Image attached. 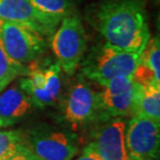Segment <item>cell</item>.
Listing matches in <instances>:
<instances>
[{
  "label": "cell",
  "mask_w": 160,
  "mask_h": 160,
  "mask_svg": "<svg viewBox=\"0 0 160 160\" xmlns=\"http://www.w3.org/2000/svg\"><path fill=\"white\" fill-rule=\"evenodd\" d=\"M0 128H1V124H0Z\"/></svg>",
  "instance_id": "44dd1931"
},
{
  "label": "cell",
  "mask_w": 160,
  "mask_h": 160,
  "mask_svg": "<svg viewBox=\"0 0 160 160\" xmlns=\"http://www.w3.org/2000/svg\"><path fill=\"white\" fill-rule=\"evenodd\" d=\"M51 48L60 69L73 75L88 48V38L80 18L76 14L62 19L51 37Z\"/></svg>",
  "instance_id": "3957f363"
},
{
  "label": "cell",
  "mask_w": 160,
  "mask_h": 160,
  "mask_svg": "<svg viewBox=\"0 0 160 160\" xmlns=\"http://www.w3.org/2000/svg\"><path fill=\"white\" fill-rule=\"evenodd\" d=\"M76 160H102L100 155L96 149V146L94 142L88 143V146L83 149L82 154L79 156V157Z\"/></svg>",
  "instance_id": "d6986e66"
},
{
  "label": "cell",
  "mask_w": 160,
  "mask_h": 160,
  "mask_svg": "<svg viewBox=\"0 0 160 160\" xmlns=\"http://www.w3.org/2000/svg\"><path fill=\"white\" fill-rule=\"evenodd\" d=\"M88 21L120 49L142 52L150 40L145 0H103L88 9Z\"/></svg>",
  "instance_id": "6da1fadb"
},
{
  "label": "cell",
  "mask_w": 160,
  "mask_h": 160,
  "mask_svg": "<svg viewBox=\"0 0 160 160\" xmlns=\"http://www.w3.org/2000/svg\"><path fill=\"white\" fill-rule=\"evenodd\" d=\"M42 14L60 23L62 19L75 14L71 0H28Z\"/></svg>",
  "instance_id": "4fadbf2b"
},
{
  "label": "cell",
  "mask_w": 160,
  "mask_h": 160,
  "mask_svg": "<svg viewBox=\"0 0 160 160\" xmlns=\"http://www.w3.org/2000/svg\"><path fill=\"white\" fill-rule=\"evenodd\" d=\"M30 99L21 88L11 86L0 94V124L8 127L23 119L31 109Z\"/></svg>",
  "instance_id": "8fae6325"
},
{
  "label": "cell",
  "mask_w": 160,
  "mask_h": 160,
  "mask_svg": "<svg viewBox=\"0 0 160 160\" xmlns=\"http://www.w3.org/2000/svg\"><path fill=\"white\" fill-rule=\"evenodd\" d=\"M65 119L74 127H79L100 119L98 92L80 78L70 88L65 101Z\"/></svg>",
  "instance_id": "ba28073f"
},
{
  "label": "cell",
  "mask_w": 160,
  "mask_h": 160,
  "mask_svg": "<svg viewBox=\"0 0 160 160\" xmlns=\"http://www.w3.org/2000/svg\"><path fill=\"white\" fill-rule=\"evenodd\" d=\"M0 43L6 53L20 63H29L47 50L46 38L31 28L0 19Z\"/></svg>",
  "instance_id": "277c9868"
},
{
  "label": "cell",
  "mask_w": 160,
  "mask_h": 160,
  "mask_svg": "<svg viewBox=\"0 0 160 160\" xmlns=\"http://www.w3.org/2000/svg\"><path fill=\"white\" fill-rule=\"evenodd\" d=\"M45 71V95H46L48 105H54L56 101L58 100L60 95V88H62V79H60V74H62V69L58 62L52 63V65L47 66L44 68Z\"/></svg>",
  "instance_id": "9a60e30c"
},
{
  "label": "cell",
  "mask_w": 160,
  "mask_h": 160,
  "mask_svg": "<svg viewBox=\"0 0 160 160\" xmlns=\"http://www.w3.org/2000/svg\"><path fill=\"white\" fill-rule=\"evenodd\" d=\"M130 160H151V159H137V158H130Z\"/></svg>",
  "instance_id": "ffe728a7"
},
{
  "label": "cell",
  "mask_w": 160,
  "mask_h": 160,
  "mask_svg": "<svg viewBox=\"0 0 160 160\" xmlns=\"http://www.w3.org/2000/svg\"><path fill=\"white\" fill-rule=\"evenodd\" d=\"M126 148L130 158L156 159L159 156L160 122L132 116L125 132Z\"/></svg>",
  "instance_id": "52a82bcc"
},
{
  "label": "cell",
  "mask_w": 160,
  "mask_h": 160,
  "mask_svg": "<svg viewBox=\"0 0 160 160\" xmlns=\"http://www.w3.org/2000/svg\"><path fill=\"white\" fill-rule=\"evenodd\" d=\"M0 160H42L31 150L25 146L24 143H21L14 152L9 155L1 158Z\"/></svg>",
  "instance_id": "ac0fdd59"
},
{
  "label": "cell",
  "mask_w": 160,
  "mask_h": 160,
  "mask_svg": "<svg viewBox=\"0 0 160 160\" xmlns=\"http://www.w3.org/2000/svg\"><path fill=\"white\" fill-rule=\"evenodd\" d=\"M125 132L126 123L121 119L110 120L99 128L94 143L102 160H130Z\"/></svg>",
  "instance_id": "30bf717a"
},
{
  "label": "cell",
  "mask_w": 160,
  "mask_h": 160,
  "mask_svg": "<svg viewBox=\"0 0 160 160\" xmlns=\"http://www.w3.org/2000/svg\"><path fill=\"white\" fill-rule=\"evenodd\" d=\"M133 116H140L160 122V84L142 86Z\"/></svg>",
  "instance_id": "7c38bea8"
},
{
  "label": "cell",
  "mask_w": 160,
  "mask_h": 160,
  "mask_svg": "<svg viewBox=\"0 0 160 160\" xmlns=\"http://www.w3.org/2000/svg\"><path fill=\"white\" fill-rule=\"evenodd\" d=\"M0 19L25 25L45 38L52 37L58 26L28 0H0Z\"/></svg>",
  "instance_id": "9c48e42d"
},
{
  "label": "cell",
  "mask_w": 160,
  "mask_h": 160,
  "mask_svg": "<svg viewBox=\"0 0 160 160\" xmlns=\"http://www.w3.org/2000/svg\"><path fill=\"white\" fill-rule=\"evenodd\" d=\"M140 52H131L105 43L92 48L82 65L86 78L104 86L113 78L133 76Z\"/></svg>",
  "instance_id": "7a4b0ae2"
},
{
  "label": "cell",
  "mask_w": 160,
  "mask_h": 160,
  "mask_svg": "<svg viewBox=\"0 0 160 160\" xmlns=\"http://www.w3.org/2000/svg\"><path fill=\"white\" fill-rule=\"evenodd\" d=\"M27 75V67L12 59L0 43V92H2L18 76Z\"/></svg>",
  "instance_id": "5bb4252c"
},
{
  "label": "cell",
  "mask_w": 160,
  "mask_h": 160,
  "mask_svg": "<svg viewBox=\"0 0 160 160\" xmlns=\"http://www.w3.org/2000/svg\"><path fill=\"white\" fill-rule=\"evenodd\" d=\"M23 143V133L20 130L0 132V159L12 153Z\"/></svg>",
  "instance_id": "e0dca14e"
},
{
  "label": "cell",
  "mask_w": 160,
  "mask_h": 160,
  "mask_svg": "<svg viewBox=\"0 0 160 160\" xmlns=\"http://www.w3.org/2000/svg\"><path fill=\"white\" fill-rule=\"evenodd\" d=\"M138 62L148 66L154 73L156 79H160V47L158 38L149 40L146 47L140 52Z\"/></svg>",
  "instance_id": "2e32d148"
},
{
  "label": "cell",
  "mask_w": 160,
  "mask_h": 160,
  "mask_svg": "<svg viewBox=\"0 0 160 160\" xmlns=\"http://www.w3.org/2000/svg\"><path fill=\"white\" fill-rule=\"evenodd\" d=\"M23 143L42 160H72L78 153L72 134L47 126L33 128L23 134Z\"/></svg>",
  "instance_id": "8992f818"
},
{
  "label": "cell",
  "mask_w": 160,
  "mask_h": 160,
  "mask_svg": "<svg viewBox=\"0 0 160 160\" xmlns=\"http://www.w3.org/2000/svg\"><path fill=\"white\" fill-rule=\"evenodd\" d=\"M142 86L133 80V76L113 78L98 92L100 119L133 116L137 99Z\"/></svg>",
  "instance_id": "5b68a950"
}]
</instances>
